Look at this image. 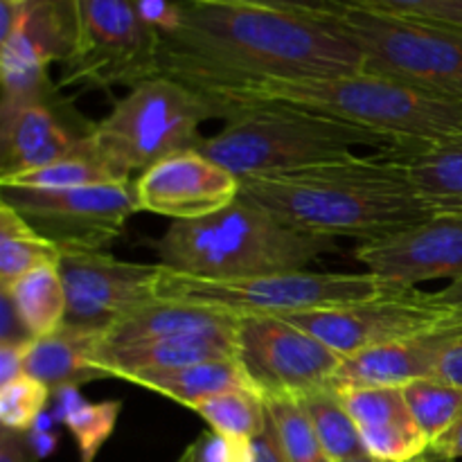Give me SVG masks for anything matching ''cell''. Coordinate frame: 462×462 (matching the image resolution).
Instances as JSON below:
<instances>
[{
  "label": "cell",
  "mask_w": 462,
  "mask_h": 462,
  "mask_svg": "<svg viewBox=\"0 0 462 462\" xmlns=\"http://www.w3.org/2000/svg\"><path fill=\"white\" fill-rule=\"evenodd\" d=\"M34 445H32L30 436L23 431H12L5 429L0 431V462H36Z\"/></svg>",
  "instance_id": "8d00e7d4"
},
{
  "label": "cell",
  "mask_w": 462,
  "mask_h": 462,
  "mask_svg": "<svg viewBox=\"0 0 462 462\" xmlns=\"http://www.w3.org/2000/svg\"><path fill=\"white\" fill-rule=\"evenodd\" d=\"M356 260L388 289L462 278V212H440L391 237L364 242Z\"/></svg>",
  "instance_id": "9a60e30c"
},
{
  "label": "cell",
  "mask_w": 462,
  "mask_h": 462,
  "mask_svg": "<svg viewBox=\"0 0 462 462\" xmlns=\"http://www.w3.org/2000/svg\"><path fill=\"white\" fill-rule=\"evenodd\" d=\"M438 212H462V149L386 152Z\"/></svg>",
  "instance_id": "cb8c5ba5"
},
{
  "label": "cell",
  "mask_w": 462,
  "mask_h": 462,
  "mask_svg": "<svg viewBox=\"0 0 462 462\" xmlns=\"http://www.w3.org/2000/svg\"><path fill=\"white\" fill-rule=\"evenodd\" d=\"M411 415L429 442L445 436L462 413V391L438 379L422 377L402 388Z\"/></svg>",
  "instance_id": "f1b7e54d"
},
{
  "label": "cell",
  "mask_w": 462,
  "mask_h": 462,
  "mask_svg": "<svg viewBox=\"0 0 462 462\" xmlns=\"http://www.w3.org/2000/svg\"><path fill=\"white\" fill-rule=\"evenodd\" d=\"M289 462H332L298 400H264Z\"/></svg>",
  "instance_id": "1f68e13d"
},
{
  "label": "cell",
  "mask_w": 462,
  "mask_h": 462,
  "mask_svg": "<svg viewBox=\"0 0 462 462\" xmlns=\"http://www.w3.org/2000/svg\"><path fill=\"white\" fill-rule=\"evenodd\" d=\"M224 117L217 102L171 77H152L117 99L93 134L95 156L122 180L174 153L199 149V125Z\"/></svg>",
  "instance_id": "8992f818"
},
{
  "label": "cell",
  "mask_w": 462,
  "mask_h": 462,
  "mask_svg": "<svg viewBox=\"0 0 462 462\" xmlns=\"http://www.w3.org/2000/svg\"><path fill=\"white\" fill-rule=\"evenodd\" d=\"M0 343H32L34 337L27 332V328L23 325L21 316H18L16 307H14L12 298L7 291H0Z\"/></svg>",
  "instance_id": "74e56055"
},
{
  "label": "cell",
  "mask_w": 462,
  "mask_h": 462,
  "mask_svg": "<svg viewBox=\"0 0 462 462\" xmlns=\"http://www.w3.org/2000/svg\"><path fill=\"white\" fill-rule=\"evenodd\" d=\"M153 246L162 266L208 280L305 271L316 257L337 251L334 237L289 228L239 197L203 219L174 221Z\"/></svg>",
  "instance_id": "277c9868"
},
{
  "label": "cell",
  "mask_w": 462,
  "mask_h": 462,
  "mask_svg": "<svg viewBox=\"0 0 462 462\" xmlns=\"http://www.w3.org/2000/svg\"><path fill=\"white\" fill-rule=\"evenodd\" d=\"M438 300L445 302V305L454 307V310H462V278L454 280L449 287H445L442 291H436Z\"/></svg>",
  "instance_id": "7bdbcfd3"
},
{
  "label": "cell",
  "mask_w": 462,
  "mask_h": 462,
  "mask_svg": "<svg viewBox=\"0 0 462 462\" xmlns=\"http://www.w3.org/2000/svg\"><path fill=\"white\" fill-rule=\"evenodd\" d=\"M341 7L388 14L462 32V0H334Z\"/></svg>",
  "instance_id": "d6a6232c"
},
{
  "label": "cell",
  "mask_w": 462,
  "mask_h": 462,
  "mask_svg": "<svg viewBox=\"0 0 462 462\" xmlns=\"http://www.w3.org/2000/svg\"><path fill=\"white\" fill-rule=\"evenodd\" d=\"M131 383L161 393L162 397H170V400L179 402L188 409H192L199 402L230 391H253L246 373L235 356L140 374V377L131 379Z\"/></svg>",
  "instance_id": "7402d4cb"
},
{
  "label": "cell",
  "mask_w": 462,
  "mask_h": 462,
  "mask_svg": "<svg viewBox=\"0 0 462 462\" xmlns=\"http://www.w3.org/2000/svg\"><path fill=\"white\" fill-rule=\"evenodd\" d=\"M59 251L36 233L14 208L0 203V289L12 287L23 275L45 264H57Z\"/></svg>",
  "instance_id": "d4e9b609"
},
{
  "label": "cell",
  "mask_w": 462,
  "mask_h": 462,
  "mask_svg": "<svg viewBox=\"0 0 462 462\" xmlns=\"http://www.w3.org/2000/svg\"><path fill=\"white\" fill-rule=\"evenodd\" d=\"M192 3H230V5H253V7L280 9V12L302 14V16L332 18L338 16L346 7L334 0H192Z\"/></svg>",
  "instance_id": "e575fe53"
},
{
  "label": "cell",
  "mask_w": 462,
  "mask_h": 462,
  "mask_svg": "<svg viewBox=\"0 0 462 462\" xmlns=\"http://www.w3.org/2000/svg\"><path fill=\"white\" fill-rule=\"evenodd\" d=\"M66 97L0 106V179L25 174L66 158H97L93 134ZM99 161V158H97Z\"/></svg>",
  "instance_id": "5bb4252c"
},
{
  "label": "cell",
  "mask_w": 462,
  "mask_h": 462,
  "mask_svg": "<svg viewBox=\"0 0 462 462\" xmlns=\"http://www.w3.org/2000/svg\"><path fill=\"white\" fill-rule=\"evenodd\" d=\"M79 39L63 63L59 86L111 88L158 77L161 30L143 0H77Z\"/></svg>",
  "instance_id": "9c48e42d"
},
{
  "label": "cell",
  "mask_w": 462,
  "mask_h": 462,
  "mask_svg": "<svg viewBox=\"0 0 462 462\" xmlns=\"http://www.w3.org/2000/svg\"><path fill=\"white\" fill-rule=\"evenodd\" d=\"M332 21L359 50L361 72L462 99V32L350 7Z\"/></svg>",
  "instance_id": "ba28073f"
},
{
  "label": "cell",
  "mask_w": 462,
  "mask_h": 462,
  "mask_svg": "<svg viewBox=\"0 0 462 462\" xmlns=\"http://www.w3.org/2000/svg\"><path fill=\"white\" fill-rule=\"evenodd\" d=\"M460 314L462 310L440 302L436 293H424L420 289H386L368 300L282 314L278 319L311 334L341 356H350L368 347L431 332Z\"/></svg>",
  "instance_id": "7c38bea8"
},
{
  "label": "cell",
  "mask_w": 462,
  "mask_h": 462,
  "mask_svg": "<svg viewBox=\"0 0 462 462\" xmlns=\"http://www.w3.org/2000/svg\"><path fill=\"white\" fill-rule=\"evenodd\" d=\"M235 359L262 400H302L337 388L343 356L278 316H242Z\"/></svg>",
  "instance_id": "30bf717a"
},
{
  "label": "cell",
  "mask_w": 462,
  "mask_h": 462,
  "mask_svg": "<svg viewBox=\"0 0 462 462\" xmlns=\"http://www.w3.org/2000/svg\"><path fill=\"white\" fill-rule=\"evenodd\" d=\"M77 39V0H0V68L66 63Z\"/></svg>",
  "instance_id": "e0dca14e"
},
{
  "label": "cell",
  "mask_w": 462,
  "mask_h": 462,
  "mask_svg": "<svg viewBox=\"0 0 462 462\" xmlns=\"http://www.w3.org/2000/svg\"><path fill=\"white\" fill-rule=\"evenodd\" d=\"M176 462H224V438L215 431L203 433Z\"/></svg>",
  "instance_id": "60d3db41"
},
{
  "label": "cell",
  "mask_w": 462,
  "mask_h": 462,
  "mask_svg": "<svg viewBox=\"0 0 462 462\" xmlns=\"http://www.w3.org/2000/svg\"><path fill=\"white\" fill-rule=\"evenodd\" d=\"M431 379H438L442 383H449L462 391V337L456 338L449 347L445 350V355L438 361L436 370H433Z\"/></svg>",
  "instance_id": "ab89813d"
},
{
  "label": "cell",
  "mask_w": 462,
  "mask_h": 462,
  "mask_svg": "<svg viewBox=\"0 0 462 462\" xmlns=\"http://www.w3.org/2000/svg\"><path fill=\"white\" fill-rule=\"evenodd\" d=\"M215 102L224 120H230L244 106L291 104L379 131L400 144L397 152L462 149V99L368 72L266 81Z\"/></svg>",
  "instance_id": "3957f363"
},
{
  "label": "cell",
  "mask_w": 462,
  "mask_h": 462,
  "mask_svg": "<svg viewBox=\"0 0 462 462\" xmlns=\"http://www.w3.org/2000/svg\"><path fill=\"white\" fill-rule=\"evenodd\" d=\"M298 404L302 406L307 418L314 424L316 436H319L320 445L328 451L332 462L368 456L364 449V442H361L359 429L343 406L337 388H328V391L302 397V400H298Z\"/></svg>",
  "instance_id": "4316f807"
},
{
  "label": "cell",
  "mask_w": 462,
  "mask_h": 462,
  "mask_svg": "<svg viewBox=\"0 0 462 462\" xmlns=\"http://www.w3.org/2000/svg\"><path fill=\"white\" fill-rule=\"evenodd\" d=\"M192 411H197L215 433L224 438H242V440H253L260 436L269 420L264 400L255 391L224 393L199 402Z\"/></svg>",
  "instance_id": "83f0119b"
},
{
  "label": "cell",
  "mask_w": 462,
  "mask_h": 462,
  "mask_svg": "<svg viewBox=\"0 0 462 462\" xmlns=\"http://www.w3.org/2000/svg\"><path fill=\"white\" fill-rule=\"evenodd\" d=\"M158 75L212 99L266 81L361 72L356 45L332 18L269 7L167 0Z\"/></svg>",
  "instance_id": "6da1fadb"
},
{
  "label": "cell",
  "mask_w": 462,
  "mask_h": 462,
  "mask_svg": "<svg viewBox=\"0 0 462 462\" xmlns=\"http://www.w3.org/2000/svg\"><path fill=\"white\" fill-rule=\"evenodd\" d=\"M226 122L219 134L203 138L197 152L239 180L347 161L356 147L379 153L400 149L379 131L291 104L244 106Z\"/></svg>",
  "instance_id": "5b68a950"
},
{
  "label": "cell",
  "mask_w": 462,
  "mask_h": 462,
  "mask_svg": "<svg viewBox=\"0 0 462 462\" xmlns=\"http://www.w3.org/2000/svg\"><path fill=\"white\" fill-rule=\"evenodd\" d=\"M48 400L50 388L23 374L0 388V422L12 431L30 433L48 406Z\"/></svg>",
  "instance_id": "836d02e7"
},
{
  "label": "cell",
  "mask_w": 462,
  "mask_h": 462,
  "mask_svg": "<svg viewBox=\"0 0 462 462\" xmlns=\"http://www.w3.org/2000/svg\"><path fill=\"white\" fill-rule=\"evenodd\" d=\"M32 343H0V383L3 386L25 374V355Z\"/></svg>",
  "instance_id": "f35d334b"
},
{
  "label": "cell",
  "mask_w": 462,
  "mask_h": 462,
  "mask_svg": "<svg viewBox=\"0 0 462 462\" xmlns=\"http://www.w3.org/2000/svg\"><path fill=\"white\" fill-rule=\"evenodd\" d=\"M235 332L189 334V337L153 338V341L125 343V346L97 343L93 365L104 374V379L113 377L131 382L147 373L230 359L235 356Z\"/></svg>",
  "instance_id": "d6986e66"
},
{
  "label": "cell",
  "mask_w": 462,
  "mask_h": 462,
  "mask_svg": "<svg viewBox=\"0 0 462 462\" xmlns=\"http://www.w3.org/2000/svg\"><path fill=\"white\" fill-rule=\"evenodd\" d=\"M0 203L14 208L59 251H104L140 210L134 180L66 189L0 185Z\"/></svg>",
  "instance_id": "8fae6325"
},
{
  "label": "cell",
  "mask_w": 462,
  "mask_h": 462,
  "mask_svg": "<svg viewBox=\"0 0 462 462\" xmlns=\"http://www.w3.org/2000/svg\"><path fill=\"white\" fill-rule=\"evenodd\" d=\"M386 289L373 273H311L305 269L242 280H208L161 264L153 296L158 300L210 307L242 319L329 310L368 300Z\"/></svg>",
  "instance_id": "52a82bcc"
},
{
  "label": "cell",
  "mask_w": 462,
  "mask_h": 462,
  "mask_svg": "<svg viewBox=\"0 0 462 462\" xmlns=\"http://www.w3.org/2000/svg\"><path fill=\"white\" fill-rule=\"evenodd\" d=\"M239 199L289 228L323 237H356L361 244L440 215L391 153L246 179L239 185Z\"/></svg>",
  "instance_id": "7a4b0ae2"
},
{
  "label": "cell",
  "mask_w": 462,
  "mask_h": 462,
  "mask_svg": "<svg viewBox=\"0 0 462 462\" xmlns=\"http://www.w3.org/2000/svg\"><path fill=\"white\" fill-rule=\"evenodd\" d=\"M251 462H289L287 451H284L282 440H280V433L271 415L266 420L264 431L251 440Z\"/></svg>",
  "instance_id": "d590c367"
},
{
  "label": "cell",
  "mask_w": 462,
  "mask_h": 462,
  "mask_svg": "<svg viewBox=\"0 0 462 462\" xmlns=\"http://www.w3.org/2000/svg\"><path fill=\"white\" fill-rule=\"evenodd\" d=\"M237 323V316L226 314V311L153 298V300L134 307L125 316H120L116 323L108 325L99 343L125 346V343L189 337V334L235 332Z\"/></svg>",
  "instance_id": "ffe728a7"
},
{
  "label": "cell",
  "mask_w": 462,
  "mask_h": 462,
  "mask_svg": "<svg viewBox=\"0 0 462 462\" xmlns=\"http://www.w3.org/2000/svg\"><path fill=\"white\" fill-rule=\"evenodd\" d=\"M59 400V420L72 433L79 449L81 462H93L108 438L113 436L117 418H120L122 402H95L88 404L79 397L77 388H59L54 391Z\"/></svg>",
  "instance_id": "484cf974"
},
{
  "label": "cell",
  "mask_w": 462,
  "mask_h": 462,
  "mask_svg": "<svg viewBox=\"0 0 462 462\" xmlns=\"http://www.w3.org/2000/svg\"><path fill=\"white\" fill-rule=\"evenodd\" d=\"M242 180L197 149L156 162L135 180L140 210L174 221L203 219L237 201Z\"/></svg>",
  "instance_id": "2e32d148"
},
{
  "label": "cell",
  "mask_w": 462,
  "mask_h": 462,
  "mask_svg": "<svg viewBox=\"0 0 462 462\" xmlns=\"http://www.w3.org/2000/svg\"><path fill=\"white\" fill-rule=\"evenodd\" d=\"M102 334L61 325L54 334L34 338L25 355V374L45 383L50 391L79 388L81 383L104 379L93 365Z\"/></svg>",
  "instance_id": "44dd1931"
},
{
  "label": "cell",
  "mask_w": 462,
  "mask_h": 462,
  "mask_svg": "<svg viewBox=\"0 0 462 462\" xmlns=\"http://www.w3.org/2000/svg\"><path fill=\"white\" fill-rule=\"evenodd\" d=\"M59 275L66 289L63 325L104 334L108 325L153 300L161 264L122 262L104 251H61Z\"/></svg>",
  "instance_id": "4fadbf2b"
},
{
  "label": "cell",
  "mask_w": 462,
  "mask_h": 462,
  "mask_svg": "<svg viewBox=\"0 0 462 462\" xmlns=\"http://www.w3.org/2000/svg\"><path fill=\"white\" fill-rule=\"evenodd\" d=\"M460 337L462 314L431 332L343 356L337 374V391L341 388H404L415 379L431 377L447 347Z\"/></svg>",
  "instance_id": "ac0fdd59"
},
{
  "label": "cell",
  "mask_w": 462,
  "mask_h": 462,
  "mask_svg": "<svg viewBox=\"0 0 462 462\" xmlns=\"http://www.w3.org/2000/svg\"><path fill=\"white\" fill-rule=\"evenodd\" d=\"M0 291L9 293L23 325L34 338L50 337L66 320V289L57 264L39 266Z\"/></svg>",
  "instance_id": "603a6c76"
},
{
  "label": "cell",
  "mask_w": 462,
  "mask_h": 462,
  "mask_svg": "<svg viewBox=\"0 0 462 462\" xmlns=\"http://www.w3.org/2000/svg\"><path fill=\"white\" fill-rule=\"evenodd\" d=\"M126 183L120 176L113 174L97 158H66V161L52 162V165L39 167V170L25 171V174L0 179V185H16V188H45V189H66V188H88V185H111Z\"/></svg>",
  "instance_id": "4dcf8cb0"
},
{
  "label": "cell",
  "mask_w": 462,
  "mask_h": 462,
  "mask_svg": "<svg viewBox=\"0 0 462 462\" xmlns=\"http://www.w3.org/2000/svg\"><path fill=\"white\" fill-rule=\"evenodd\" d=\"M343 462H382V460H374L370 456H359V458H350V460H343Z\"/></svg>",
  "instance_id": "ee69618b"
},
{
  "label": "cell",
  "mask_w": 462,
  "mask_h": 462,
  "mask_svg": "<svg viewBox=\"0 0 462 462\" xmlns=\"http://www.w3.org/2000/svg\"><path fill=\"white\" fill-rule=\"evenodd\" d=\"M338 395L359 433L413 422L402 388H341Z\"/></svg>",
  "instance_id": "f546056e"
},
{
  "label": "cell",
  "mask_w": 462,
  "mask_h": 462,
  "mask_svg": "<svg viewBox=\"0 0 462 462\" xmlns=\"http://www.w3.org/2000/svg\"><path fill=\"white\" fill-rule=\"evenodd\" d=\"M429 447H431L433 451H438V454L447 456V458H451V460L462 458V413H460V418L456 420L454 424H451L449 431H447L445 436L438 438L436 442H431Z\"/></svg>",
  "instance_id": "b9f144b4"
}]
</instances>
